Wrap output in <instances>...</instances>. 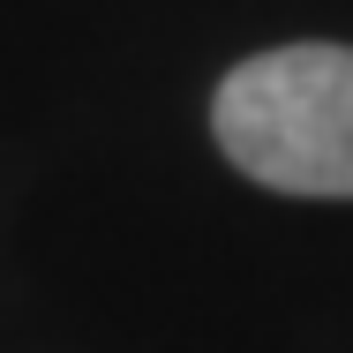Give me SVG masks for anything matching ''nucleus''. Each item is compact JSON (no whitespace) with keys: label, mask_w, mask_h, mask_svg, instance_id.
<instances>
[{"label":"nucleus","mask_w":353,"mask_h":353,"mask_svg":"<svg viewBox=\"0 0 353 353\" xmlns=\"http://www.w3.org/2000/svg\"><path fill=\"white\" fill-rule=\"evenodd\" d=\"M225 165L271 196L353 203V46H271L211 90Z\"/></svg>","instance_id":"nucleus-1"}]
</instances>
